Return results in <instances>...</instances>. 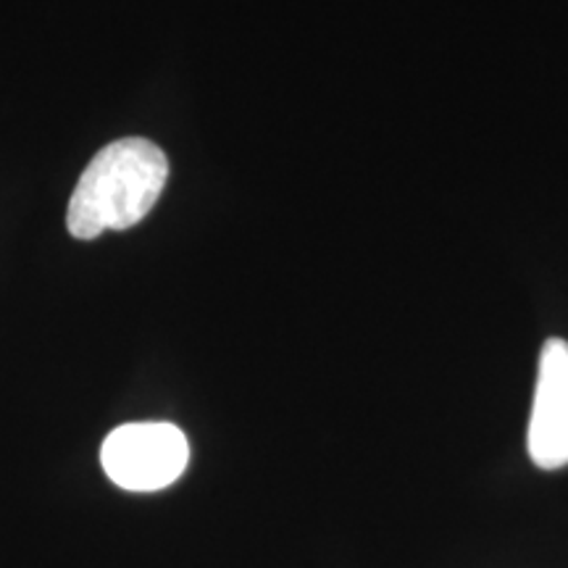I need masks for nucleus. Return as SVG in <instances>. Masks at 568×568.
<instances>
[{"instance_id": "f257e3e1", "label": "nucleus", "mask_w": 568, "mask_h": 568, "mask_svg": "<svg viewBox=\"0 0 568 568\" xmlns=\"http://www.w3.org/2000/svg\"><path fill=\"white\" fill-rule=\"evenodd\" d=\"M169 180V159L145 138L105 145L77 182L67 226L77 240H95L109 230H130L151 213Z\"/></svg>"}, {"instance_id": "f03ea898", "label": "nucleus", "mask_w": 568, "mask_h": 568, "mask_svg": "<svg viewBox=\"0 0 568 568\" xmlns=\"http://www.w3.org/2000/svg\"><path fill=\"white\" fill-rule=\"evenodd\" d=\"M187 460L190 445L184 432L163 422L119 426L101 447L103 471L113 485L132 493H155L174 485Z\"/></svg>"}, {"instance_id": "7ed1b4c3", "label": "nucleus", "mask_w": 568, "mask_h": 568, "mask_svg": "<svg viewBox=\"0 0 568 568\" xmlns=\"http://www.w3.org/2000/svg\"><path fill=\"white\" fill-rule=\"evenodd\" d=\"M529 456L539 468L568 466V343L552 337L542 345L535 403L529 418Z\"/></svg>"}]
</instances>
